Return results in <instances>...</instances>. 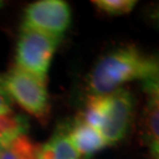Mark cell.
<instances>
[{
  "instance_id": "obj_12",
  "label": "cell",
  "mask_w": 159,
  "mask_h": 159,
  "mask_svg": "<svg viewBox=\"0 0 159 159\" xmlns=\"http://www.w3.org/2000/svg\"><path fill=\"white\" fill-rule=\"evenodd\" d=\"M13 102L5 87L4 77L0 75V117L12 113Z\"/></svg>"
},
{
  "instance_id": "obj_11",
  "label": "cell",
  "mask_w": 159,
  "mask_h": 159,
  "mask_svg": "<svg viewBox=\"0 0 159 159\" xmlns=\"http://www.w3.org/2000/svg\"><path fill=\"white\" fill-rule=\"evenodd\" d=\"M92 4L100 12L108 16H124L130 13L137 5L133 0H94Z\"/></svg>"
},
{
  "instance_id": "obj_17",
  "label": "cell",
  "mask_w": 159,
  "mask_h": 159,
  "mask_svg": "<svg viewBox=\"0 0 159 159\" xmlns=\"http://www.w3.org/2000/svg\"><path fill=\"white\" fill-rule=\"evenodd\" d=\"M4 150H5V148H4V146L0 144V156H1V153H2V151H4Z\"/></svg>"
},
{
  "instance_id": "obj_9",
  "label": "cell",
  "mask_w": 159,
  "mask_h": 159,
  "mask_svg": "<svg viewBox=\"0 0 159 159\" xmlns=\"http://www.w3.org/2000/svg\"><path fill=\"white\" fill-rule=\"evenodd\" d=\"M140 129L144 140L150 145L159 140V104L150 100L143 111Z\"/></svg>"
},
{
  "instance_id": "obj_1",
  "label": "cell",
  "mask_w": 159,
  "mask_h": 159,
  "mask_svg": "<svg viewBox=\"0 0 159 159\" xmlns=\"http://www.w3.org/2000/svg\"><path fill=\"white\" fill-rule=\"evenodd\" d=\"M152 73L151 57L133 46L117 48L104 54L92 68L87 80L90 96L105 97L131 80H143Z\"/></svg>"
},
{
  "instance_id": "obj_8",
  "label": "cell",
  "mask_w": 159,
  "mask_h": 159,
  "mask_svg": "<svg viewBox=\"0 0 159 159\" xmlns=\"http://www.w3.org/2000/svg\"><path fill=\"white\" fill-rule=\"evenodd\" d=\"M106 111H107V96H90V98L87 99L85 108L78 119L86 125L100 131L105 123Z\"/></svg>"
},
{
  "instance_id": "obj_10",
  "label": "cell",
  "mask_w": 159,
  "mask_h": 159,
  "mask_svg": "<svg viewBox=\"0 0 159 159\" xmlns=\"http://www.w3.org/2000/svg\"><path fill=\"white\" fill-rule=\"evenodd\" d=\"M0 159H37V146L26 136H21L2 151Z\"/></svg>"
},
{
  "instance_id": "obj_6",
  "label": "cell",
  "mask_w": 159,
  "mask_h": 159,
  "mask_svg": "<svg viewBox=\"0 0 159 159\" xmlns=\"http://www.w3.org/2000/svg\"><path fill=\"white\" fill-rule=\"evenodd\" d=\"M67 134L74 148L83 157H90L108 146L102 132L75 119L71 127H67Z\"/></svg>"
},
{
  "instance_id": "obj_7",
  "label": "cell",
  "mask_w": 159,
  "mask_h": 159,
  "mask_svg": "<svg viewBox=\"0 0 159 159\" xmlns=\"http://www.w3.org/2000/svg\"><path fill=\"white\" fill-rule=\"evenodd\" d=\"M37 159H84V157L72 145L67 127H60L48 142L37 146Z\"/></svg>"
},
{
  "instance_id": "obj_16",
  "label": "cell",
  "mask_w": 159,
  "mask_h": 159,
  "mask_svg": "<svg viewBox=\"0 0 159 159\" xmlns=\"http://www.w3.org/2000/svg\"><path fill=\"white\" fill-rule=\"evenodd\" d=\"M150 146H151V158L159 159V140L154 142Z\"/></svg>"
},
{
  "instance_id": "obj_15",
  "label": "cell",
  "mask_w": 159,
  "mask_h": 159,
  "mask_svg": "<svg viewBox=\"0 0 159 159\" xmlns=\"http://www.w3.org/2000/svg\"><path fill=\"white\" fill-rule=\"evenodd\" d=\"M150 57H151V63H152V73L150 77H159V54L150 56Z\"/></svg>"
},
{
  "instance_id": "obj_5",
  "label": "cell",
  "mask_w": 159,
  "mask_h": 159,
  "mask_svg": "<svg viewBox=\"0 0 159 159\" xmlns=\"http://www.w3.org/2000/svg\"><path fill=\"white\" fill-rule=\"evenodd\" d=\"M134 108V97L127 89H119L107 96V111L100 130L107 145L124 139L130 129Z\"/></svg>"
},
{
  "instance_id": "obj_14",
  "label": "cell",
  "mask_w": 159,
  "mask_h": 159,
  "mask_svg": "<svg viewBox=\"0 0 159 159\" xmlns=\"http://www.w3.org/2000/svg\"><path fill=\"white\" fill-rule=\"evenodd\" d=\"M144 19L152 27L159 30V1L151 2L143 12Z\"/></svg>"
},
{
  "instance_id": "obj_2",
  "label": "cell",
  "mask_w": 159,
  "mask_h": 159,
  "mask_svg": "<svg viewBox=\"0 0 159 159\" xmlns=\"http://www.w3.org/2000/svg\"><path fill=\"white\" fill-rule=\"evenodd\" d=\"M61 38L21 29L16 48V67L45 79Z\"/></svg>"
},
{
  "instance_id": "obj_3",
  "label": "cell",
  "mask_w": 159,
  "mask_h": 159,
  "mask_svg": "<svg viewBox=\"0 0 159 159\" xmlns=\"http://www.w3.org/2000/svg\"><path fill=\"white\" fill-rule=\"evenodd\" d=\"M2 77L12 102L37 118H43L48 113L50 100L45 79L16 66Z\"/></svg>"
},
{
  "instance_id": "obj_13",
  "label": "cell",
  "mask_w": 159,
  "mask_h": 159,
  "mask_svg": "<svg viewBox=\"0 0 159 159\" xmlns=\"http://www.w3.org/2000/svg\"><path fill=\"white\" fill-rule=\"evenodd\" d=\"M143 90L150 96V100L159 104V77H148L142 80Z\"/></svg>"
},
{
  "instance_id": "obj_4",
  "label": "cell",
  "mask_w": 159,
  "mask_h": 159,
  "mask_svg": "<svg viewBox=\"0 0 159 159\" xmlns=\"http://www.w3.org/2000/svg\"><path fill=\"white\" fill-rule=\"evenodd\" d=\"M72 11L64 0H39L30 4L24 12L21 29L61 38L71 25Z\"/></svg>"
}]
</instances>
